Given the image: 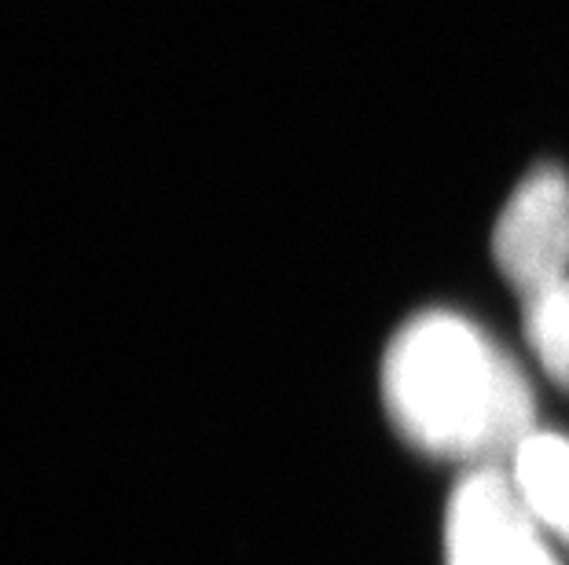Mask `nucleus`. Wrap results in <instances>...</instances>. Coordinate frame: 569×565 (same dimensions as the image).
Segmentation results:
<instances>
[{
    "instance_id": "1",
    "label": "nucleus",
    "mask_w": 569,
    "mask_h": 565,
    "mask_svg": "<svg viewBox=\"0 0 569 565\" xmlns=\"http://www.w3.org/2000/svg\"><path fill=\"white\" fill-rule=\"evenodd\" d=\"M382 401L411 448L467 471H507L537 434V401L515 356L441 309L397 331L382 360Z\"/></svg>"
},
{
    "instance_id": "2",
    "label": "nucleus",
    "mask_w": 569,
    "mask_h": 565,
    "mask_svg": "<svg viewBox=\"0 0 569 565\" xmlns=\"http://www.w3.org/2000/svg\"><path fill=\"white\" fill-rule=\"evenodd\" d=\"M448 565H559L507 471H467L445 514Z\"/></svg>"
},
{
    "instance_id": "3",
    "label": "nucleus",
    "mask_w": 569,
    "mask_h": 565,
    "mask_svg": "<svg viewBox=\"0 0 569 565\" xmlns=\"http://www.w3.org/2000/svg\"><path fill=\"white\" fill-rule=\"evenodd\" d=\"M492 254L518 297L569 275V180L555 165L532 170L492 228Z\"/></svg>"
},
{
    "instance_id": "4",
    "label": "nucleus",
    "mask_w": 569,
    "mask_h": 565,
    "mask_svg": "<svg viewBox=\"0 0 569 565\" xmlns=\"http://www.w3.org/2000/svg\"><path fill=\"white\" fill-rule=\"evenodd\" d=\"M507 474L543 533L569 547V437L537 430L515 452Z\"/></svg>"
},
{
    "instance_id": "5",
    "label": "nucleus",
    "mask_w": 569,
    "mask_h": 565,
    "mask_svg": "<svg viewBox=\"0 0 569 565\" xmlns=\"http://www.w3.org/2000/svg\"><path fill=\"white\" fill-rule=\"evenodd\" d=\"M526 339L551 382L569 390V275L526 297Z\"/></svg>"
}]
</instances>
